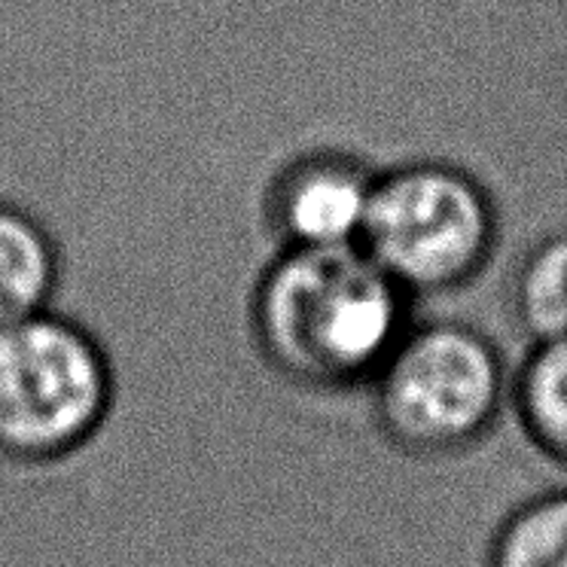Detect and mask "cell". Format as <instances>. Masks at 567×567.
Masks as SVG:
<instances>
[{
    "mask_svg": "<svg viewBox=\"0 0 567 567\" xmlns=\"http://www.w3.org/2000/svg\"><path fill=\"white\" fill-rule=\"evenodd\" d=\"M406 290L354 247H275L247 290L259 360L306 391L370 384L412 327Z\"/></svg>",
    "mask_w": 567,
    "mask_h": 567,
    "instance_id": "1",
    "label": "cell"
},
{
    "mask_svg": "<svg viewBox=\"0 0 567 567\" xmlns=\"http://www.w3.org/2000/svg\"><path fill=\"white\" fill-rule=\"evenodd\" d=\"M116 379L99 336L62 311L0 327V464L74 461L107 427Z\"/></svg>",
    "mask_w": 567,
    "mask_h": 567,
    "instance_id": "2",
    "label": "cell"
},
{
    "mask_svg": "<svg viewBox=\"0 0 567 567\" xmlns=\"http://www.w3.org/2000/svg\"><path fill=\"white\" fill-rule=\"evenodd\" d=\"M372 419L412 457L457 455L509 406L513 375L492 336L464 321L412 323L367 384Z\"/></svg>",
    "mask_w": 567,
    "mask_h": 567,
    "instance_id": "3",
    "label": "cell"
},
{
    "mask_svg": "<svg viewBox=\"0 0 567 567\" xmlns=\"http://www.w3.org/2000/svg\"><path fill=\"white\" fill-rule=\"evenodd\" d=\"M497 241V205L467 168L415 159L375 174L360 247L409 297H440L473 284Z\"/></svg>",
    "mask_w": 567,
    "mask_h": 567,
    "instance_id": "4",
    "label": "cell"
},
{
    "mask_svg": "<svg viewBox=\"0 0 567 567\" xmlns=\"http://www.w3.org/2000/svg\"><path fill=\"white\" fill-rule=\"evenodd\" d=\"M375 174L346 150H306L281 162L259 193L275 247H354L370 214Z\"/></svg>",
    "mask_w": 567,
    "mask_h": 567,
    "instance_id": "5",
    "label": "cell"
},
{
    "mask_svg": "<svg viewBox=\"0 0 567 567\" xmlns=\"http://www.w3.org/2000/svg\"><path fill=\"white\" fill-rule=\"evenodd\" d=\"M55 293V238L31 210L0 202V327L50 311Z\"/></svg>",
    "mask_w": 567,
    "mask_h": 567,
    "instance_id": "6",
    "label": "cell"
},
{
    "mask_svg": "<svg viewBox=\"0 0 567 567\" xmlns=\"http://www.w3.org/2000/svg\"><path fill=\"white\" fill-rule=\"evenodd\" d=\"M509 406L525 440L555 467L567 470V336L530 342L513 372Z\"/></svg>",
    "mask_w": 567,
    "mask_h": 567,
    "instance_id": "7",
    "label": "cell"
},
{
    "mask_svg": "<svg viewBox=\"0 0 567 567\" xmlns=\"http://www.w3.org/2000/svg\"><path fill=\"white\" fill-rule=\"evenodd\" d=\"M482 567H567V485L509 506L488 534Z\"/></svg>",
    "mask_w": 567,
    "mask_h": 567,
    "instance_id": "8",
    "label": "cell"
},
{
    "mask_svg": "<svg viewBox=\"0 0 567 567\" xmlns=\"http://www.w3.org/2000/svg\"><path fill=\"white\" fill-rule=\"evenodd\" d=\"M513 311L530 342L567 336V235H549L518 266Z\"/></svg>",
    "mask_w": 567,
    "mask_h": 567,
    "instance_id": "9",
    "label": "cell"
}]
</instances>
